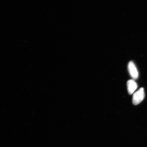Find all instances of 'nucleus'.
Segmentation results:
<instances>
[{
  "mask_svg": "<svg viewBox=\"0 0 147 147\" xmlns=\"http://www.w3.org/2000/svg\"><path fill=\"white\" fill-rule=\"evenodd\" d=\"M127 85L128 93L130 95L133 94L138 87L137 83L133 80H128Z\"/></svg>",
  "mask_w": 147,
  "mask_h": 147,
  "instance_id": "obj_3",
  "label": "nucleus"
},
{
  "mask_svg": "<svg viewBox=\"0 0 147 147\" xmlns=\"http://www.w3.org/2000/svg\"><path fill=\"white\" fill-rule=\"evenodd\" d=\"M145 97L144 89L141 88L134 94L132 102L134 105H136L142 102Z\"/></svg>",
  "mask_w": 147,
  "mask_h": 147,
  "instance_id": "obj_1",
  "label": "nucleus"
},
{
  "mask_svg": "<svg viewBox=\"0 0 147 147\" xmlns=\"http://www.w3.org/2000/svg\"><path fill=\"white\" fill-rule=\"evenodd\" d=\"M128 68L130 76L134 80H137L138 78L139 73L133 61L129 62Z\"/></svg>",
  "mask_w": 147,
  "mask_h": 147,
  "instance_id": "obj_2",
  "label": "nucleus"
}]
</instances>
